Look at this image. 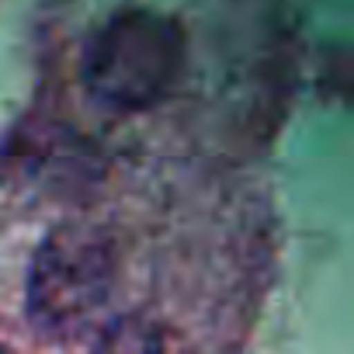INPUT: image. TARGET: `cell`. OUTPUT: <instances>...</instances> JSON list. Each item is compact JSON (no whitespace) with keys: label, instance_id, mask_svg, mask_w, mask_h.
<instances>
[{"label":"cell","instance_id":"cell-1","mask_svg":"<svg viewBox=\"0 0 354 354\" xmlns=\"http://www.w3.org/2000/svg\"><path fill=\"white\" fill-rule=\"evenodd\" d=\"M188 39L177 18L129 8L111 15L84 46L80 77L87 97L118 115L156 108L181 80Z\"/></svg>","mask_w":354,"mask_h":354},{"label":"cell","instance_id":"cell-2","mask_svg":"<svg viewBox=\"0 0 354 354\" xmlns=\"http://www.w3.org/2000/svg\"><path fill=\"white\" fill-rule=\"evenodd\" d=\"M115 281V250L104 230L63 223L42 236L28 268L25 309L39 333L66 340L91 326Z\"/></svg>","mask_w":354,"mask_h":354},{"label":"cell","instance_id":"cell-3","mask_svg":"<svg viewBox=\"0 0 354 354\" xmlns=\"http://www.w3.org/2000/svg\"><path fill=\"white\" fill-rule=\"evenodd\" d=\"M91 354H163V337L156 323H149L139 313H129L104 326Z\"/></svg>","mask_w":354,"mask_h":354}]
</instances>
